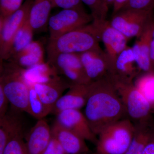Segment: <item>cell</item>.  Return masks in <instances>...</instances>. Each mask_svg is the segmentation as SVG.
Returning <instances> with one entry per match:
<instances>
[{
    "label": "cell",
    "instance_id": "17",
    "mask_svg": "<svg viewBox=\"0 0 154 154\" xmlns=\"http://www.w3.org/2000/svg\"><path fill=\"white\" fill-rule=\"evenodd\" d=\"M154 22L137 38L132 48L136 62L141 72H154L150 60V45Z\"/></svg>",
    "mask_w": 154,
    "mask_h": 154
},
{
    "label": "cell",
    "instance_id": "28",
    "mask_svg": "<svg viewBox=\"0 0 154 154\" xmlns=\"http://www.w3.org/2000/svg\"><path fill=\"white\" fill-rule=\"evenodd\" d=\"M23 0H0V17L5 19L22 7Z\"/></svg>",
    "mask_w": 154,
    "mask_h": 154
},
{
    "label": "cell",
    "instance_id": "4",
    "mask_svg": "<svg viewBox=\"0 0 154 154\" xmlns=\"http://www.w3.org/2000/svg\"><path fill=\"white\" fill-rule=\"evenodd\" d=\"M134 124L123 119L108 125L99 134L96 144L97 154H125L131 143Z\"/></svg>",
    "mask_w": 154,
    "mask_h": 154
},
{
    "label": "cell",
    "instance_id": "30",
    "mask_svg": "<svg viewBox=\"0 0 154 154\" xmlns=\"http://www.w3.org/2000/svg\"><path fill=\"white\" fill-rule=\"evenodd\" d=\"M53 8L63 9H84L81 0H51Z\"/></svg>",
    "mask_w": 154,
    "mask_h": 154
},
{
    "label": "cell",
    "instance_id": "21",
    "mask_svg": "<svg viewBox=\"0 0 154 154\" xmlns=\"http://www.w3.org/2000/svg\"><path fill=\"white\" fill-rule=\"evenodd\" d=\"M22 74L29 86L46 82L58 75L55 69L48 62L38 64L29 68H22Z\"/></svg>",
    "mask_w": 154,
    "mask_h": 154
},
{
    "label": "cell",
    "instance_id": "34",
    "mask_svg": "<svg viewBox=\"0 0 154 154\" xmlns=\"http://www.w3.org/2000/svg\"><path fill=\"white\" fill-rule=\"evenodd\" d=\"M142 154H154V137L148 144Z\"/></svg>",
    "mask_w": 154,
    "mask_h": 154
},
{
    "label": "cell",
    "instance_id": "18",
    "mask_svg": "<svg viewBox=\"0 0 154 154\" xmlns=\"http://www.w3.org/2000/svg\"><path fill=\"white\" fill-rule=\"evenodd\" d=\"M44 55V50L41 42L33 41L8 60L22 68L28 69L45 62Z\"/></svg>",
    "mask_w": 154,
    "mask_h": 154
},
{
    "label": "cell",
    "instance_id": "9",
    "mask_svg": "<svg viewBox=\"0 0 154 154\" xmlns=\"http://www.w3.org/2000/svg\"><path fill=\"white\" fill-rule=\"evenodd\" d=\"M92 22L98 29L101 42L105 46V52L110 64V73L117 57L128 47L127 44L128 39L113 28L107 20Z\"/></svg>",
    "mask_w": 154,
    "mask_h": 154
},
{
    "label": "cell",
    "instance_id": "1",
    "mask_svg": "<svg viewBox=\"0 0 154 154\" xmlns=\"http://www.w3.org/2000/svg\"><path fill=\"white\" fill-rule=\"evenodd\" d=\"M84 114L96 136L126 116L124 105L109 74L90 84Z\"/></svg>",
    "mask_w": 154,
    "mask_h": 154
},
{
    "label": "cell",
    "instance_id": "26",
    "mask_svg": "<svg viewBox=\"0 0 154 154\" xmlns=\"http://www.w3.org/2000/svg\"><path fill=\"white\" fill-rule=\"evenodd\" d=\"M91 11L94 21L102 22L106 20L109 8L107 7L104 0H81Z\"/></svg>",
    "mask_w": 154,
    "mask_h": 154
},
{
    "label": "cell",
    "instance_id": "15",
    "mask_svg": "<svg viewBox=\"0 0 154 154\" xmlns=\"http://www.w3.org/2000/svg\"><path fill=\"white\" fill-rule=\"evenodd\" d=\"M140 72L136 62L132 48L128 46L117 57L109 74L114 79L134 82Z\"/></svg>",
    "mask_w": 154,
    "mask_h": 154
},
{
    "label": "cell",
    "instance_id": "29",
    "mask_svg": "<svg viewBox=\"0 0 154 154\" xmlns=\"http://www.w3.org/2000/svg\"><path fill=\"white\" fill-rule=\"evenodd\" d=\"M154 7V0H128L122 9L153 12Z\"/></svg>",
    "mask_w": 154,
    "mask_h": 154
},
{
    "label": "cell",
    "instance_id": "32",
    "mask_svg": "<svg viewBox=\"0 0 154 154\" xmlns=\"http://www.w3.org/2000/svg\"><path fill=\"white\" fill-rule=\"evenodd\" d=\"M9 103L2 87L0 85V118L4 117L7 114Z\"/></svg>",
    "mask_w": 154,
    "mask_h": 154
},
{
    "label": "cell",
    "instance_id": "22",
    "mask_svg": "<svg viewBox=\"0 0 154 154\" xmlns=\"http://www.w3.org/2000/svg\"><path fill=\"white\" fill-rule=\"evenodd\" d=\"M22 131V125L17 116L8 114L0 118V154H2L9 141Z\"/></svg>",
    "mask_w": 154,
    "mask_h": 154
},
{
    "label": "cell",
    "instance_id": "27",
    "mask_svg": "<svg viewBox=\"0 0 154 154\" xmlns=\"http://www.w3.org/2000/svg\"><path fill=\"white\" fill-rule=\"evenodd\" d=\"M2 154H29L26 142L23 139L22 131L9 141Z\"/></svg>",
    "mask_w": 154,
    "mask_h": 154
},
{
    "label": "cell",
    "instance_id": "3",
    "mask_svg": "<svg viewBox=\"0 0 154 154\" xmlns=\"http://www.w3.org/2000/svg\"><path fill=\"white\" fill-rule=\"evenodd\" d=\"M0 85L15 110L30 114L29 86L22 74V68L9 61L1 62Z\"/></svg>",
    "mask_w": 154,
    "mask_h": 154
},
{
    "label": "cell",
    "instance_id": "12",
    "mask_svg": "<svg viewBox=\"0 0 154 154\" xmlns=\"http://www.w3.org/2000/svg\"><path fill=\"white\" fill-rule=\"evenodd\" d=\"M71 86L66 79L58 75L46 82L34 84L32 86L51 113L56 103L63 96V92Z\"/></svg>",
    "mask_w": 154,
    "mask_h": 154
},
{
    "label": "cell",
    "instance_id": "35",
    "mask_svg": "<svg viewBox=\"0 0 154 154\" xmlns=\"http://www.w3.org/2000/svg\"><path fill=\"white\" fill-rule=\"evenodd\" d=\"M150 60L153 70L154 72V26L153 30L152 36L150 45Z\"/></svg>",
    "mask_w": 154,
    "mask_h": 154
},
{
    "label": "cell",
    "instance_id": "37",
    "mask_svg": "<svg viewBox=\"0 0 154 154\" xmlns=\"http://www.w3.org/2000/svg\"><path fill=\"white\" fill-rule=\"evenodd\" d=\"M97 154L96 153V152H95V153H94V154Z\"/></svg>",
    "mask_w": 154,
    "mask_h": 154
},
{
    "label": "cell",
    "instance_id": "20",
    "mask_svg": "<svg viewBox=\"0 0 154 154\" xmlns=\"http://www.w3.org/2000/svg\"><path fill=\"white\" fill-rule=\"evenodd\" d=\"M52 8L51 0H34L28 19L34 32L43 30L48 26L50 14Z\"/></svg>",
    "mask_w": 154,
    "mask_h": 154
},
{
    "label": "cell",
    "instance_id": "13",
    "mask_svg": "<svg viewBox=\"0 0 154 154\" xmlns=\"http://www.w3.org/2000/svg\"><path fill=\"white\" fill-rule=\"evenodd\" d=\"M90 84L72 85L66 94L56 103L51 113L57 115L63 110H80L85 106L89 96Z\"/></svg>",
    "mask_w": 154,
    "mask_h": 154
},
{
    "label": "cell",
    "instance_id": "23",
    "mask_svg": "<svg viewBox=\"0 0 154 154\" xmlns=\"http://www.w3.org/2000/svg\"><path fill=\"white\" fill-rule=\"evenodd\" d=\"M33 32L28 19L14 37L9 51L7 60L24 49L33 41Z\"/></svg>",
    "mask_w": 154,
    "mask_h": 154
},
{
    "label": "cell",
    "instance_id": "36",
    "mask_svg": "<svg viewBox=\"0 0 154 154\" xmlns=\"http://www.w3.org/2000/svg\"><path fill=\"white\" fill-rule=\"evenodd\" d=\"M115 1V0H104V2H105L107 7L109 8L110 6H113V3H114Z\"/></svg>",
    "mask_w": 154,
    "mask_h": 154
},
{
    "label": "cell",
    "instance_id": "10",
    "mask_svg": "<svg viewBox=\"0 0 154 154\" xmlns=\"http://www.w3.org/2000/svg\"><path fill=\"white\" fill-rule=\"evenodd\" d=\"M56 121L85 140L97 144V136L92 131L85 116L80 110L69 109L57 114Z\"/></svg>",
    "mask_w": 154,
    "mask_h": 154
},
{
    "label": "cell",
    "instance_id": "14",
    "mask_svg": "<svg viewBox=\"0 0 154 154\" xmlns=\"http://www.w3.org/2000/svg\"><path fill=\"white\" fill-rule=\"evenodd\" d=\"M52 135L67 154H87L89 149L85 140L68 128L54 122L51 128Z\"/></svg>",
    "mask_w": 154,
    "mask_h": 154
},
{
    "label": "cell",
    "instance_id": "7",
    "mask_svg": "<svg viewBox=\"0 0 154 154\" xmlns=\"http://www.w3.org/2000/svg\"><path fill=\"white\" fill-rule=\"evenodd\" d=\"M94 21L91 14L85 9H63L50 18L48 23L50 39L90 24Z\"/></svg>",
    "mask_w": 154,
    "mask_h": 154
},
{
    "label": "cell",
    "instance_id": "24",
    "mask_svg": "<svg viewBox=\"0 0 154 154\" xmlns=\"http://www.w3.org/2000/svg\"><path fill=\"white\" fill-rule=\"evenodd\" d=\"M135 86L154 108V72L139 75L134 81Z\"/></svg>",
    "mask_w": 154,
    "mask_h": 154
},
{
    "label": "cell",
    "instance_id": "2",
    "mask_svg": "<svg viewBox=\"0 0 154 154\" xmlns=\"http://www.w3.org/2000/svg\"><path fill=\"white\" fill-rule=\"evenodd\" d=\"M99 31L93 24L85 25L50 39L46 46L47 58L59 54H81L89 51L101 49Z\"/></svg>",
    "mask_w": 154,
    "mask_h": 154
},
{
    "label": "cell",
    "instance_id": "25",
    "mask_svg": "<svg viewBox=\"0 0 154 154\" xmlns=\"http://www.w3.org/2000/svg\"><path fill=\"white\" fill-rule=\"evenodd\" d=\"M29 106L30 114L37 119H42L51 111L46 107L32 86H29Z\"/></svg>",
    "mask_w": 154,
    "mask_h": 154
},
{
    "label": "cell",
    "instance_id": "31",
    "mask_svg": "<svg viewBox=\"0 0 154 154\" xmlns=\"http://www.w3.org/2000/svg\"><path fill=\"white\" fill-rule=\"evenodd\" d=\"M43 154H67L60 144L52 135L49 144Z\"/></svg>",
    "mask_w": 154,
    "mask_h": 154
},
{
    "label": "cell",
    "instance_id": "6",
    "mask_svg": "<svg viewBox=\"0 0 154 154\" xmlns=\"http://www.w3.org/2000/svg\"><path fill=\"white\" fill-rule=\"evenodd\" d=\"M109 22L128 39L138 38L153 23V12L122 9L112 16Z\"/></svg>",
    "mask_w": 154,
    "mask_h": 154
},
{
    "label": "cell",
    "instance_id": "11",
    "mask_svg": "<svg viewBox=\"0 0 154 154\" xmlns=\"http://www.w3.org/2000/svg\"><path fill=\"white\" fill-rule=\"evenodd\" d=\"M80 55L86 74L92 82L102 79L110 72V64L102 49L89 51Z\"/></svg>",
    "mask_w": 154,
    "mask_h": 154
},
{
    "label": "cell",
    "instance_id": "8",
    "mask_svg": "<svg viewBox=\"0 0 154 154\" xmlns=\"http://www.w3.org/2000/svg\"><path fill=\"white\" fill-rule=\"evenodd\" d=\"M34 0H26L19 10L5 19L0 17V59L8 60V54L14 37L28 20Z\"/></svg>",
    "mask_w": 154,
    "mask_h": 154
},
{
    "label": "cell",
    "instance_id": "19",
    "mask_svg": "<svg viewBox=\"0 0 154 154\" xmlns=\"http://www.w3.org/2000/svg\"><path fill=\"white\" fill-rule=\"evenodd\" d=\"M150 118L134 123V131L131 143L125 154H142L149 142L154 137V129Z\"/></svg>",
    "mask_w": 154,
    "mask_h": 154
},
{
    "label": "cell",
    "instance_id": "33",
    "mask_svg": "<svg viewBox=\"0 0 154 154\" xmlns=\"http://www.w3.org/2000/svg\"><path fill=\"white\" fill-rule=\"evenodd\" d=\"M128 0H115L113 5L112 15H114L123 8Z\"/></svg>",
    "mask_w": 154,
    "mask_h": 154
},
{
    "label": "cell",
    "instance_id": "16",
    "mask_svg": "<svg viewBox=\"0 0 154 154\" xmlns=\"http://www.w3.org/2000/svg\"><path fill=\"white\" fill-rule=\"evenodd\" d=\"M52 136L51 128L46 120L44 119L38 120L26 137L29 154H43Z\"/></svg>",
    "mask_w": 154,
    "mask_h": 154
},
{
    "label": "cell",
    "instance_id": "5",
    "mask_svg": "<svg viewBox=\"0 0 154 154\" xmlns=\"http://www.w3.org/2000/svg\"><path fill=\"white\" fill-rule=\"evenodd\" d=\"M110 77L122 101L128 119L134 124L149 119L152 108L134 82Z\"/></svg>",
    "mask_w": 154,
    "mask_h": 154
}]
</instances>
